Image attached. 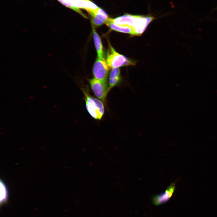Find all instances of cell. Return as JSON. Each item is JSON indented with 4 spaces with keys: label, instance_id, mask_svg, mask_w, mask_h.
<instances>
[{
    "label": "cell",
    "instance_id": "6da1fadb",
    "mask_svg": "<svg viewBox=\"0 0 217 217\" xmlns=\"http://www.w3.org/2000/svg\"><path fill=\"white\" fill-rule=\"evenodd\" d=\"M154 19L152 16L126 14L114 18H109V20L117 25L132 28L136 35L139 36L143 33Z\"/></svg>",
    "mask_w": 217,
    "mask_h": 217
},
{
    "label": "cell",
    "instance_id": "7c38bea8",
    "mask_svg": "<svg viewBox=\"0 0 217 217\" xmlns=\"http://www.w3.org/2000/svg\"><path fill=\"white\" fill-rule=\"evenodd\" d=\"M8 193L7 188L4 183L0 181V206H1L8 203Z\"/></svg>",
    "mask_w": 217,
    "mask_h": 217
},
{
    "label": "cell",
    "instance_id": "ba28073f",
    "mask_svg": "<svg viewBox=\"0 0 217 217\" xmlns=\"http://www.w3.org/2000/svg\"><path fill=\"white\" fill-rule=\"evenodd\" d=\"M71 4L74 7L84 9L87 12L95 11L99 8L90 0H80L72 2Z\"/></svg>",
    "mask_w": 217,
    "mask_h": 217
},
{
    "label": "cell",
    "instance_id": "5bb4252c",
    "mask_svg": "<svg viewBox=\"0 0 217 217\" xmlns=\"http://www.w3.org/2000/svg\"><path fill=\"white\" fill-rule=\"evenodd\" d=\"M91 22L92 25L95 27H99L105 23L103 21L94 17L91 16Z\"/></svg>",
    "mask_w": 217,
    "mask_h": 217
},
{
    "label": "cell",
    "instance_id": "30bf717a",
    "mask_svg": "<svg viewBox=\"0 0 217 217\" xmlns=\"http://www.w3.org/2000/svg\"><path fill=\"white\" fill-rule=\"evenodd\" d=\"M105 24L113 30L129 34L132 36H136L134 30L131 27L117 25L110 21L109 19Z\"/></svg>",
    "mask_w": 217,
    "mask_h": 217
},
{
    "label": "cell",
    "instance_id": "52a82bcc",
    "mask_svg": "<svg viewBox=\"0 0 217 217\" xmlns=\"http://www.w3.org/2000/svg\"><path fill=\"white\" fill-rule=\"evenodd\" d=\"M121 78L120 72L118 68H112L110 72L108 82V90L118 85L121 83Z\"/></svg>",
    "mask_w": 217,
    "mask_h": 217
},
{
    "label": "cell",
    "instance_id": "3957f363",
    "mask_svg": "<svg viewBox=\"0 0 217 217\" xmlns=\"http://www.w3.org/2000/svg\"><path fill=\"white\" fill-rule=\"evenodd\" d=\"M106 61L109 68H118L124 66L135 65V61L117 52L110 43L106 54Z\"/></svg>",
    "mask_w": 217,
    "mask_h": 217
},
{
    "label": "cell",
    "instance_id": "8992f818",
    "mask_svg": "<svg viewBox=\"0 0 217 217\" xmlns=\"http://www.w3.org/2000/svg\"><path fill=\"white\" fill-rule=\"evenodd\" d=\"M175 189V183L172 182L165 192L153 197V203L155 205H159L166 202L172 196Z\"/></svg>",
    "mask_w": 217,
    "mask_h": 217
},
{
    "label": "cell",
    "instance_id": "9c48e42d",
    "mask_svg": "<svg viewBox=\"0 0 217 217\" xmlns=\"http://www.w3.org/2000/svg\"><path fill=\"white\" fill-rule=\"evenodd\" d=\"M92 30L98 58L99 59L104 58L103 47L101 38L96 31L95 27L93 25H92Z\"/></svg>",
    "mask_w": 217,
    "mask_h": 217
},
{
    "label": "cell",
    "instance_id": "8fae6325",
    "mask_svg": "<svg viewBox=\"0 0 217 217\" xmlns=\"http://www.w3.org/2000/svg\"><path fill=\"white\" fill-rule=\"evenodd\" d=\"M91 16L94 17L104 21L105 24L107 22L109 18L106 12L102 8H99L95 11L89 12Z\"/></svg>",
    "mask_w": 217,
    "mask_h": 217
},
{
    "label": "cell",
    "instance_id": "5b68a950",
    "mask_svg": "<svg viewBox=\"0 0 217 217\" xmlns=\"http://www.w3.org/2000/svg\"><path fill=\"white\" fill-rule=\"evenodd\" d=\"M90 85L93 93L98 99L105 102L109 91L108 86L105 82L94 78L89 80Z\"/></svg>",
    "mask_w": 217,
    "mask_h": 217
},
{
    "label": "cell",
    "instance_id": "277c9868",
    "mask_svg": "<svg viewBox=\"0 0 217 217\" xmlns=\"http://www.w3.org/2000/svg\"><path fill=\"white\" fill-rule=\"evenodd\" d=\"M109 67L104 58H98L95 61L93 67V72L94 78L107 82Z\"/></svg>",
    "mask_w": 217,
    "mask_h": 217
},
{
    "label": "cell",
    "instance_id": "4fadbf2b",
    "mask_svg": "<svg viewBox=\"0 0 217 217\" xmlns=\"http://www.w3.org/2000/svg\"><path fill=\"white\" fill-rule=\"evenodd\" d=\"M62 4L64 5L67 7L77 12L83 17L86 18H87V17L79 9L73 6L70 2L69 0H58Z\"/></svg>",
    "mask_w": 217,
    "mask_h": 217
},
{
    "label": "cell",
    "instance_id": "9a60e30c",
    "mask_svg": "<svg viewBox=\"0 0 217 217\" xmlns=\"http://www.w3.org/2000/svg\"><path fill=\"white\" fill-rule=\"evenodd\" d=\"M78 0H69V2H70L71 3L72 2L75 1H78Z\"/></svg>",
    "mask_w": 217,
    "mask_h": 217
},
{
    "label": "cell",
    "instance_id": "7a4b0ae2",
    "mask_svg": "<svg viewBox=\"0 0 217 217\" xmlns=\"http://www.w3.org/2000/svg\"><path fill=\"white\" fill-rule=\"evenodd\" d=\"M84 94L86 109L92 118L96 120H100L105 111L103 102L90 96L84 90L82 89Z\"/></svg>",
    "mask_w": 217,
    "mask_h": 217
}]
</instances>
